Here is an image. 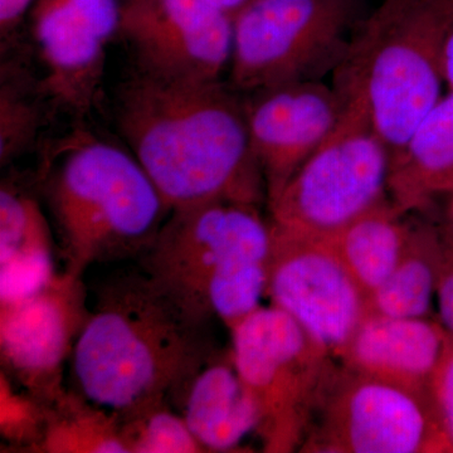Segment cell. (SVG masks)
<instances>
[{
	"instance_id": "cell-1",
	"label": "cell",
	"mask_w": 453,
	"mask_h": 453,
	"mask_svg": "<svg viewBox=\"0 0 453 453\" xmlns=\"http://www.w3.org/2000/svg\"><path fill=\"white\" fill-rule=\"evenodd\" d=\"M116 127L169 211L216 201L261 204L246 101L220 81L134 71L113 103Z\"/></svg>"
},
{
	"instance_id": "cell-2",
	"label": "cell",
	"mask_w": 453,
	"mask_h": 453,
	"mask_svg": "<svg viewBox=\"0 0 453 453\" xmlns=\"http://www.w3.org/2000/svg\"><path fill=\"white\" fill-rule=\"evenodd\" d=\"M211 323L188 312L136 264L97 286L71 357L80 395L120 413L169 401L216 349Z\"/></svg>"
},
{
	"instance_id": "cell-3",
	"label": "cell",
	"mask_w": 453,
	"mask_h": 453,
	"mask_svg": "<svg viewBox=\"0 0 453 453\" xmlns=\"http://www.w3.org/2000/svg\"><path fill=\"white\" fill-rule=\"evenodd\" d=\"M41 179L62 270L73 275L136 261L170 213L133 154L91 136L55 151Z\"/></svg>"
},
{
	"instance_id": "cell-4",
	"label": "cell",
	"mask_w": 453,
	"mask_h": 453,
	"mask_svg": "<svg viewBox=\"0 0 453 453\" xmlns=\"http://www.w3.org/2000/svg\"><path fill=\"white\" fill-rule=\"evenodd\" d=\"M258 207L216 201L170 211L135 262L195 318L231 330L267 297L273 231Z\"/></svg>"
},
{
	"instance_id": "cell-5",
	"label": "cell",
	"mask_w": 453,
	"mask_h": 453,
	"mask_svg": "<svg viewBox=\"0 0 453 453\" xmlns=\"http://www.w3.org/2000/svg\"><path fill=\"white\" fill-rule=\"evenodd\" d=\"M453 0H380L360 23L332 85L359 98L395 157L443 96Z\"/></svg>"
},
{
	"instance_id": "cell-6",
	"label": "cell",
	"mask_w": 453,
	"mask_h": 453,
	"mask_svg": "<svg viewBox=\"0 0 453 453\" xmlns=\"http://www.w3.org/2000/svg\"><path fill=\"white\" fill-rule=\"evenodd\" d=\"M366 14L365 0H251L234 19L232 88L252 95L324 81Z\"/></svg>"
},
{
	"instance_id": "cell-7",
	"label": "cell",
	"mask_w": 453,
	"mask_h": 453,
	"mask_svg": "<svg viewBox=\"0 0 453 453\" xmlns=\"http://www.w3.org/2000/svg\"><path fill=\"white\" fill-rule=\"evenodd\" d=\"M342 100L344 111L335 129L267 202L275 228L329 240L389 201V148L363 101Z\"/></svg>"
},
{
	"instance_id": "cell-8",
	"label": "cell",
	"mask_w": 453,
	"mask_h": 453,
	"mask_svg": "<svg viewBox=\"0 0 453 453\" xmlns=\"http://www.w3.org/2000/svg\"><path fill=\"white\" fill-rule=\"evenodd\" d=\"M229 333L235 368L261 413L264 452H300L338 359L273 303Z\"/></svg>"
},
{
	"instance_id": "cell-9",
	"label": "cell",
	"mask_w": 453,
	"mask_h": 453,
	"mask_svg": "<svg viewBox=\"0 0 453 453\" xmlns=\"http://www.w3.org/2000/svg\"><path fill=\"white\" fill-rule=\"evenodd\" d=\"M300 452H453L431 395L338 365Z\"/></svg>"
},
{
	"instance_id": "cell-10",
	"label": "cell",
	"mask_w": 453,
	"mask_h": 453,
	"mask_svg": "<svg viewBox=\"0 0 453 453\" xmlns=\"http://www.w3.org/2000/svg\"><path fill=\"white\" fill-rule=\"evenodd\" d=\"M89 314L83 276L61 270L38 290L0 303L2 372L46 405L67 393L65 363Z\"/></svg>"
},
{
	"instance_id": "cell-11",
	"label": "cell",
	"mask_w": 453,
	"mask_h": 453,
	"mask_svg": "<svg viewBox=\"0 0 453 453\" xmlns=\"http://www.w3.org/2000/svg\"><path fill=\"white\" fill-rule=\"evenodd\" d=\"M271 231L267 297L339 359L369 315L368 296L329 240Z\"/></svg>"
},
{
	"instance_id": "cell-12",
	"label": "cell",
	"mask_w": 453,
	"mask_h": 453,
	"mask_svg": "<svg viewBox=\"0 0 453 453\" xmlns=\"http://www.w3.org/2000/svg\"><path fill=\"white\" fill-rule=\"evenodd\" d=\"M119 35L155 76L219 81L231 65L234 19L202 0H121Z\"/></svg>"
},
{
	"instance_id": "cell-13",
	"label": "cell",
	"mask_w": 453,
	"mask_h": 453,
	"mask_svg": "<svg viewBox=\"0 0 453 453\" xmlns=\"http://www.w3.org/2000/svg\"><path fill=\"white\" fill-rule=\"evenodd\" d=\"M29 12L44 94L85 115L100 96L107 46L120 28L121 0H35Z\"/></svg>"
},
{
	"instance_id": "cell-14",
	"label": "cell",
	"mask_w": 453,
	"mask_h": 453,
	"mask_svg": "<svg viewBox=\"0 0 453 453\" xmlns=\"http://www.w3.org/2000/svg\"><path fill=\"white\" fill-rule=\"evenodd\" d=\"M250 96L247 124L268 202L333 133L345 104L324 81L292 83Z\"/></svg>"
},
{
	"instance_id": "cell-15",
	"label": "cell",
	"mask_w": 453,
	"mask_h": 453,
	"mask_svg": "<svg viewBox=\"0 0 453 453\" xmlns=\"http://www.w3.org/2000/svg\"><path fill=\"white\" fill-rule=\"evenodd\" d=\"M451 342L434 319L369 314L338 362L360 374L429 393Z\"/></svg>"
},
{
	"instance_id": "cell-16",
	"label": "cell",
	"mask_w": 453,
	"mask_h": 453,
	"mask_svg": "<svg viewBox=\"0 0 453 453\" xmlns=\"http://www.w3.org/2000/svg\"><path fill=\"white\" fill-rule=\"evenodd\" d=\"M170 403L205 452H240L247 438L258 437V404L235 368L231 349L214 351Z\"/></svg>"
},
{
	"instance_id": "cell-17",
	"label": "cell",
	"mask_w": 453,
	"mask_h": 453,
	"mask_svg": "<svg viewBox=\"0 0 453 453\" xmlns=\"http://www.w3.org/2000/svg\"><path fill=\"white\" fill-rule=\"evenodd\" d=\"M52 223L37 196L16 181L0 188V303L26 296L59 273Z\"/></svg>"
},
{
	"instance_id": "cell-18",
	"label": "cell",
	"mask_w": 453,
	"mask_h": 453,
	"mask_svg": "<svg viewBox=\"0 0 453 453\" xmlns=\"http://www.w3.org/2000/svg\"><path fill=\"white\" fill-rule=\"evenodd\" d=\"M453 192V89L417 124L392 157L389 199L403 213H428Z\"/></svg>"
},
{
	"instance_id": "cell-19",
	"label": "cell",
	"mask_w": 453,
	"mask_h": 453,
	"mask_svg": "<svg viewBox=\"0 0 453 453\" xmlns=\"http://www.w3.org/2000/svg\"><path fill=\"white\" fill-rule=\"evenodd\" d=\"M413 223L414 213L396 210L389 199L329 238L366 296L386 281L403 257Z\"/></svg>"
},
{
	"instance_id": "cell-20",
	"label": "cell",
	"mask_w": 453,
	"mask_h": 453,
	"mask_svg": "<svg viewBox=\"0 0 453 453\" xmlns=\"http://www.w3.org/2000/svg\"><path fill=\"white\" fill-rule=\"evenodd\" d=\"M442 240L437 222L414 211L412 237L403 257L368 297L369 314L429 318L436 297Z\"/></svg>"
},
{
	"instance_id": "cell-21",
	"label": "cell",
	"mask_w": 453,
	"mask_h": 453,
	"mask_svg": "<svg viewBox=\"0 0 453 453\" xmlns=\"http://www.w3.org/2000/svg\"><path fill=\"white\" fill-rule=\"evenodd\" d=\"M37 452L127 453L116 413L73 390L50 405Z\"/></svg>"
},
{
	"instance_id": "cell-22",
	"label": "cell",
	"mask_w": 453,
	"mask_h": 453,
	"mask_svg": "<svg viewBox=\"0 0 453 453\" xmlns=\"http://www.w3.org/2000/svg\"><path fill=\"white\" fill-rule=\"evenodd\" d=\"M127 453H204L181 414L169 401L116 413Z\"/></svg>"
},
{
	"instance_id": "cell-23",
	"label": "cell",
	"mask_w": 453,
	"mask_h": 453,
	"mask_svg": "<svg viewBox=\"0 0 453 453\" xmlns=\"http://www.w3.org/2000/svg\"><path fill=\"white\" fill-rule=\"evenodd\" d=\"M49 405L42 403L4 372H0V434L18 449L37 452L44 428Z\"/></svg>"
},
{
	"instance_id": "cell-24",
	"label": "cell",
	"mask_w": 453,
	"mask_h": 453,
	"mask_svg": "<svg viewBox=\"0 0 453 453\" xmlns=\"http://www.w3.org/2000/svg\"><path fill=\"white\" fill-rule=\"evenodd\" d=\"M0 109V157L2 165L26 150L37 136L40 113L35 100L20 97L19 89L11 88L3 79Z\"/></svg>"
},
{
	"instance_id": "cell-25",
	"label": "cell",
	"mask_w": 453,
	"mask_h": 453,
	"mask_svg": "<svg viewBox=\"0 0 453 453\" xmlns=\"http://www.w3.org/2000/svg\"><path fill=\"white\" fill-rule=\"evenodd\" d=\"M429 395L453 449V339L442 365L432 380Z\"/></svg>"
},
{
	"instance_id": "cell-26",
	"label": "cell",
	"mask_w": 453,
	"mask_h": 453,
	"mask_svg": "<svg viewBox=\"0 0 453 453\" xmlns=\"http://www.w3.org/2000/svg\"><path fill=\"white\" fill-rule=\"evenodd\" d=\"M441 240L442 256L436 286L438 321L453 339V241L447 240L442 234Z\"/></svg>"
},
{
	"instance_id": "cell-27",
	"label": "cell",
	"mask_w": 453,
	"mask_h": 453,
	"mask_svg": "<svg viewBox=\"0 0 453 453\" xmlns=\"http://www.w3.org/2000/svg\"><path fill=\"white\" fill-rule=\"evenodd\" d=\"M35 2V0H0V32L3 38L11 37L27 12L31 11Z\"/></svg>"
},
{
	"instance_id": "cell-28",
	"label": "cell",
	"mask_w": 453,
	"mask_h": 453,
	"mask_svg": "<svg viewBox=\"0 0 453 453\" xmlns=\"http://www.w3.org/2000/svg\"><path fill=\"white\" fill-rule=\"evenodd\" d=\"M202 2L207 3L211 8L222 12L226 16L234 19L235 16H237L251 0H202Z\"/></svg>"
},
{
	"instance_id": "cell-29",
	"label": "cell",
	"mask_w": 453,
	"mask_h": 453,
	"mask_svg": "<svg viewBox=\"0 0 453 453\" xmlns=\"http://www.w3.org/2000/svg\"><path fill=\"white\" fill-rule=\"evenodd\" d=\"M443 77L449 89H453V25L447 35L443 50Z\"/></svg>"
},
{
	"instance_id": "cell-30",
	"label": "cell",
	"mask_w": 453,
	"mask_h": 453,
	"mask_svg": "<svg viewBox=\"0 0 453 453\" xmlns=\"http://www.w3.org/2000/svg\"><path fill=\"white\" fill-rule=\"evenodd\" d=\"M446 205L442 219L438 220L437 225L441 234L447 240L453 241V192L445 196Z\"/></svg>"
}]
</instances>
